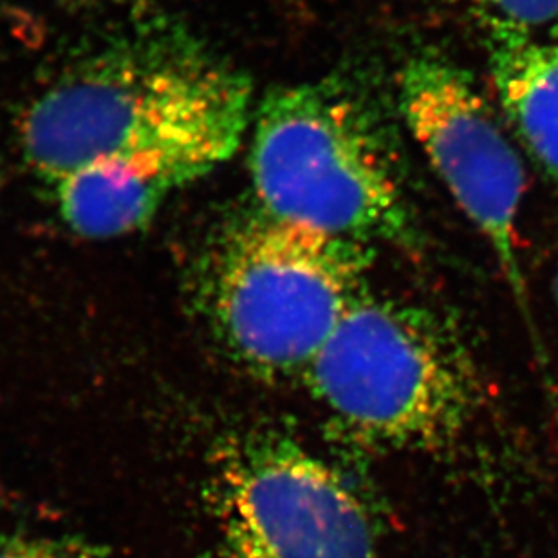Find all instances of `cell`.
<instances>
[{
	"label": "cell",
	"mask_w": 558,
	"mask_h": 558,
	"mask_svg": "<svg viewBox=\"0 0 558 558\" xmlns=\"http://www.w3.org/2000/svg\"><path fill=\"white\" fill-rule=\"evenodd\" d=\"M250 109L239 69L183 27L148 22L63 71L24 114L21 143L51 185L100 161L192 183L238 153Z\"/></svg>",
	"instance_id": "cell-1"
},
{
	"label": "cell",
	"mask_w": 558,
	"mask_h": 558,
	"mask_svg": "<svg viewBox=\"0 0 558 558\" xmlns=\"http://www.w3.org/2000/svg\"><path fill=\"white\" fill-rule=\"evenodd\" d=\"M364 243L316 232L263 208L222 228L201 260L194 306L217 351L264 384L304 376L364 293Z\"/></svg>",
	"instance_id": "cell-2"
},
{
	"label": "cell",
	"mask_w": 558,
	"mask_h": 558,
	"mask_svg": "<svg viewBox=\"0 0 558 558\" xmlns=\"http://www.w3.org/2000/svg\"><path fill=\"white\" fill-rule=\"evenodd\" d=\"M304 378L340 436L381 452L445 447L481 398L474 360L447 322L365 291Z\"/></svg>",
	"instance_id": "cell-3"
},
{
	"label": "cell",
	"mask_w": 558,
	"mask_h": 558,
	"mask_svg": "<svg viewBox=\"0 0 558 558\" xmlns=\"http://www.w3.org/2000/svg\"><path fill=\"white\" fill-rule=\"evenodd\" d=\"M258 208L356 243L412 239L411 216L384 140L343 85L269 90L250 156Z\"/></svg>",
	"instance_id": "cell-4"
},
{
	"label": "cell",
	"mask_w": 558,
	"mask_h": 558,
	"mask_svg": "<svg viewBox=\"0 0 558 558\" xmlns=\"http://www.w3.org/2000/svg\"><path fill=\"white\" fill-rule=\"evenodd\" d=\"M206 502L219 558H376L373 522L353 488L271 427L217 442Z\"/></svg>",
	"instance_id": "cell-5"
},
{
	"label": "cell",
	"mask_w": 558,
	"mask_h": 558,
	"mask_svg": "<svg viewBox=\"0 0 558 558\" xmlns=\"http://www.w3.org/2000/svg\"><path fill=\"white\" fill-rule=\"evenodd\" d=\"M398 85L412 136L464 216L490 243L511 286L521 290L517 217L526 183L496 114L472 80L441 57L409 60Z\"/></svg>",
	"instance_id": "cell-6"
},
{
	"label": "cell",
	"mask_w": 558,
	"mask_h": 558,
	"mask_svg": "<svg viewBox=\"0 0 558 558\" xmlns=\"http://www.w3.org/2000/svg\"><path fill=\"white\" fill-rule=\"evenodd\" d=\"M488 63L508 122L558 183V38L488 32Z\"/></svg>",
	"instance_id": "cell-7"
},
{
	"label": "cell",
	"mask_w": 558,
	"mask_h": 558,
	"mask_svg": "<svg viewBox=\"0 0 558 558\" xmlns=\"http://www.w3.org/2000/svg\"><path fill=\"white\" fill-rule=\"evenodd\" d=\"M172 170L126 161L87 165L57 183L60 214L82 238L111 239L145 227L175 189Z\"/></svg>",
	"instance_id": "cell-8"
},
{
	"label": "cell",
	"mask_w": 558,
	"mask_h": 558,
	"mask_svg": "<svg viewBox=\"0 0 558 558\" xmlns=\"http://www.w3.org/2000/svg\"><path fill=\"white\" fill-rule=\"evenodd\" d=\"M488 32L558 38V0H461Z\"/></svg>",
	"instance_id": "cell-9"
},
{
	"label": "cell",
	"mask_w": 558,
	"mask_h": 558,
	"mask_svg": "<svg viewBox=\"0 0 558 558\" xmlns=\"http://www.w3.org/2000/svg\"><path fill=\"white\" fill-rule=\"evenodd\" d=\"M0 558H114L109 548L84 537L0 533Z\"/></svg>",
	"instance_id": "cell-10"
},
{
	"label": "cell",
	"mask_w": 558,
	"mask_h": 558,
	"mask_svg": "<svg viewBox=\"0 0 558 558\" xmlns=\"http://www.w3.org/2000/svg\"><path fill=\"white\" fill-rule=\"evenodd\" d=\"M554 295H555V302H557V306H558V263H557V268H555V275H554Z\"/></svg>",
	"instance_id": "cell-11"
},
{
	"label": "cell",
	"mask_w": 558,
	"mask_h": 558,
	"mask_svg": "<svg viewBox=\"0 0 558 558\" xmlns=\"http://www.w3.org/2000/svg\"><path fill=\"white\" fill-rule=\"evenodd\" d=\"M82 4H89V2H101V0H78Z\"/></svg>",
	"instance_id": "cell-12"
}]
</instances>
